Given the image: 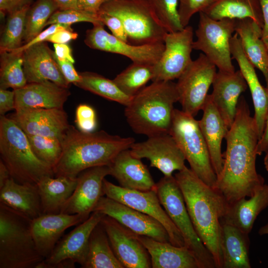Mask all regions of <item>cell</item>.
Listing matches in <instances>:
<instances>
[{
    "label": "cell",
    "instance_id": "obj_1",
    "mask_svg": "<svg viewBox=\"0 0 268 268\" xmlns=\"http://www.w3.org/2000/svg\"><path fill=\"white\" fill-rule=\"evenodd\" d=\"M225 138L223 168L213 188L231 203L251 197L265 184L256 168L259 140L256 125L243 96L239 98L235 120Z\"/></svg>",
    "mask_w": 268,
    "mask_h": 268
},
{
    "label": "cell",
    "instance_id": "obj_2",
    "mask_svg": "<svg viewBox=\"0 0 268 268\" xmlns=\"http://www.w3.org/2000/svg\"><path fill=\"white\" fill-rule=\"evenodd\" d=\"M174 177L197 233L212 255L216 268H222L221 220L227 211L228 202L186 166Z\"/></svg>",
    "mask_w": 268,
    "mask_h": 268
},
{
    "label": "cell",
    "instance_id": "obj_3",
    "mask_svg": "<svg viewBox=\"0 0 268 268\" xmlns=\"http://www.w3.org/2000/svg\"><path fill=\"white\" fill-rule=\"evenodd\" d=\"M133 137H123L104 131L84 133L70 125L62 140V152L53 168L54 177L75 178L84 170L109 165L121 151L135 142Z\"/></svg>",
    "mask_w": 268,
    "mask_h": 268
},
{
    "label": "cell",
    "instance_id": "obj_4",
    "mask_svg": "<svg viewBox=\"0 0 268 268\" xmlns=\"http://www.w3.org/2000/svg\"><path fill=\"white\" fill-rule=\"evenodd\" d=\"M177 102L179 95L176 83L153 81L133 97L126 106L125 116L136 134L148 137L169 133Z\"/></svg>",
    "mask_w": 268,
    "mask_h": 268
},
{
    "label": "cell",
    "instance_id": "obj_5",
    "mask_svg": "<svg viewBox=\"0 0 268 268\" xmlns=\"http://www.w3.org/2000/svg\"><path fill=\"white\" fill-rule=\"evenodd\" d=\"M0 154L10 177L18 183L37 184L44 177H54L53 168L33 152L24 132L5 116L0 118Z\"/></svg>",
    "mask_w": 268,
    "mask_h": 268
},
{
    "label": "cell",
    "instance_id": "obj_6",
    "mask_svg": "<svg viewBox=\"0 0 268 268\" xmlns=\"http://www.w3.org/2000/svg\"><path fill=\"white\" fill-rule=\"evenodd\" d=\"M31 221L0 203V268H38L44 261L32 236Z\"/></svg>",
    "mask_w": 268,
    "mask_h": 268
},
{
    "label": "cell",
    "instance_id": "obj_7",
    "mask_svg": "<svg viewBox=\"0 0 268 268\" xmlns=\"http://www.w3.org/2000/svg\"><path fill=\"white\" fill-rule=\"evenodd\" d=\"M99 11L122 20L129 43L132 45L164 43L168 33L154 13L149 0H108Z\"/></svg>",
    "mask_w": 268,
    "mask_h": 268
},
{
    "label": "cell",
    "instance_id": "obj_8",
    "mask_svg": "<svg viewBox=\"0 0 268 268\" xmlns=\"http://www.w3.org/2000/svg\"><path fill=\"white\" fill-rule=\"evenodd\" d=\"M160 203L181 233L185 246L197 259L200 268H216L212 255L197 233L184 197L174 176H164L156 183Z\"/></svg>",
    "mask_w": 268,
    "mask_h": 268
},
{
    "label": "cell",
    "instance_id": "obj_9",
    "mask_svg": "<svg viewBox=\"0 0 268 268\" xmlns=\"http://www.w3.org/2000/svg\"><path fill=\"white\" fill-rule=\"evenodd\" d=\"M169 134L183 152L191 170L204 183L213 188L217 176L199 121L182 110L175 109Z\"/></svg>",
    "mask_w": 268,
    "mask_h": 268
},
{
    "label": "cell",
    "instance_id": "obj_10",
    "mask_svg": "<svg viewBox=\"0 0 268 268\" xmlns=\"http://www.w3.org/2000/svg\"><path fill=\"white\" fill-rule=\"evenodd\" d=\"M196 31L197 40L193 48L201 51L218 68V70L233 72L230 40L235 32V19L214 20L203 12Z\"/></svg>",
    "mask_w": 268,
    "mask_h": 268
},
{
    "label": "cell",
    "instance_id": "obj_11",
    "mask_svg": "<svg viewBox=\"0 0 268 268\" xmlns=\"http://www.w3.org/2000/svg\"><path fill=\"white\" fill-rule=\"evenodd\" d=\"M216 67L201 53L178 78L176 85L183 112L195 117L202 109L217 72Z\"/></svg>",
    "mask_w": 268,
    "mask_h": 268
},
{
    "label": "cell",
    "instance_id": "obj_12",
    "mask_svg": "<svg viewBox=\"0 0 268 268\" xmlns=\"http://www.w3.org/2000/svg\"><path fill=\"white\" fill-rule=\"evenodd\" d=\"M104 215L93 211L86 220L59 240L38 268H72L75 264L83 268L87 257L91 233Z\"/></svg>",
    "mask_w": 268,
    "mask_h": 268
},
{
    "label": "cell",
    "instance_id": "obj_13",
    "mask_svg": "<svg viewBox=\"0 0 268 268\" xmlns=\"http://www.w3.org/2000/svg\"><path fill=\"white\" fill-rule=\"evenodd\" d=\"M103 192L110 199L122 203L158 221L166 230L169 242L178 247L185 246L183 237L162 206L155 189L148 191L131 190L116 185L105 179Z\"/></svg>",
    "mask_w": 268,
    "mask_h": 268
},
{
    "label": "cell",
    "instance_id": "obj_14",
    "mask_svg": "<svg viewBox=\"0 0 268 268\" xmlns=\"http://www.w3.org/2000/svg\"><path fill=\"white\" fill-rule=\"evenodd\" d=\"M193 29L189 25L166 34L164 51L153 65L152 82L172 81L180 77L193 61Z\"/></svg>",
    "mask_w": 268,
    "mask_h": 268
},
{
    "label": "cell",
    "instance_id": "obj_15",
    "mask_svg": "<svg viewBox=\"0 0 268 268\" xmlns=\"http://www.w3.org/2000/svg\"><path fill=\"white\" fill-rule=\"evenodd\" d=\"M130 149L133 156L147 159L150 166L157 168L164 176H172L174 171L186 166L185 157L169 133L148 136L145 141L135 142Z\"/></svg>",
    "mask_w": 268,
    "mask_h": 268
},
{
    "label": "cell",
    "instance_id": "obj_16",
    "mask_svg": "<svg viewBox=\"0 0 268 268\" xmlns=\"http://www.w3.org/2000/svg\"><path fill=\"white\" fill-rule=\"evenodd\" d=\"M103 25H93L87 30L84 42L89 47L124 56L133 63L154 65L164 49V43L134 45L106 31Z\"/></svg>",
    "mask_w": 268,
    "mask_h": 268
},
{
    "label": "cell",
    "instance_id": "obj_17",
    "mask_svg": "<svg viewBox=\"0 0 268 268\" xmlns=\"http://www.w3.org/2000/svg\"><path fill=\"white\" fill-rule=\"evenodd\" d=\"M93 211L113 218L136 235L146 236L162 242H169L166 230L158 221L107 197L100 198Z\"/></svg>",
    "mask_w": 268,
    "mask_h": 268
},
{
    "label": "cell",
    "instance_id": "obj_18",
    "mask_svg": "<svg viewBox=\"0 0 268 268\" xmlns=\"http://www.w3.org/2000/svg\"><path fill=\"white\" fill-rule=\"evenodd\" d=\"M100 223L115 256L124 268H151L149 254L134 233L106 215Z\"/></svg>",
    "mask_w": 268,
    "mask_h": 268
},
{
    "label": "cell",
    "instance_id": "obj_19",
    "mask_svg": "<svg viewBox=\"0 0 268 268\" xmlns=\"http://www.w3.org/2000/svg\"><path fill=\"white\" fill-rule=\"evenodd\" d=\"M108 165L88 168L78 176L76 188L60 213L79 214L88 218L100 198L104 195L103 180L109 175Z\"/></svg>",
    "mask_w": 268,
    "mask_h": 268
},
{
    "label": "cell",
    "instance_id": "obj_20",
    "mask_svg": "<svg viewBox=\"0 0 268 268\" xmlns=\"http://www.w3.org/2000/svg\"><path fill=\"white\" fill-rule=\"evenodd\" d=\"M9 117L27 134L57 138L61 141L70 126L63 108L26 109L15 111Z\"/></svg>",
    "mask_w": 268,
    "mask_h": 268
},
{
    "label": "cell",
    "instance_id": "obj_21",
    "mask_svg": "<svg viewBox=\"0 0 268 268\" xmlns=\"http://www.w3.org/2000/svg\"><path fill=\"white\" fill-rule=\"evenodd\" d=\"M88 218L79 214H43L32 220V236L40 255L45 259L52 252L66 230Z\"/></svg>",
    "mask_w": 268,
    "mask_h": 268
},
{
    "label": "cell",
    "instance_id": "obj_22",
    "mask_svg": "<svg viewBox=\"0 0 268 268\" xmlns=\"http://www.w3.org/2000/svg\"><path fill=\"white\" fill-rule=\"evenodd\" d=\"M210 96L213 104L229 129L236 116L240 95L247 88L241 71L218 70L212 83Z\"/></svg>",
    "mask_w": 268,
    "mask_h": 268
},
{
    "label": "cell",
    "instance_id": "obj_23",
    "mask_svg": "<svg viewBox=\"0 0 268 268\" xmlns=\"http://www.w3.org/2000/svg\"><path fill=\"white\" fill-rule=\"evenodd\" d=\"M23 70L27 83L51 81L66 88L68 84L62 74L46 41L32 46L23 52Z\"/></svg>",
    "mask_w": 268,
    "mask_h": 268
},
{
    "label": "cell",
    "instance_id": "obj_24",
    "mask_svg": "<svg viewBox=\"0 0 268 268\" xmlns=\"http://www.w3.org/2000/svg\"><path fill=\"white\" fill-rule=\"evenodd\" d=\"M230 45L232 58L238 63L240 71L250 90L255 110L254 118L260 139L268 114V89L261 84L255 67L246 56L236 33L231 37Z\"/></svg>",
    "mask_w": 268,
    "mask_h": 268
},
{
    "label": "cell",
    "instance_id": "obj_25",
    "mask_svg": "<svg viewBox=\"0 0 268 268\" xmlns=\"http://www.w3.org/2000/svg\"><path fill=\"white\" fill-rule=\"evenodd\" d=\"M13 90L15 111L38 108L63 109L70 94L68 88L51 81L27 83Z\"/></svg>",
    "mask_w": 268,
    "mask_h": 268
},
{
    "label": "cell",
    "instance_id": "obj_26",
    "mask_svg": "<svg viewBox=\"0 0 268 268\" xmlns=\"http://www.w3.org/2000/svg\"><path fill=\"white\" fill-rule=\"evenodd\" d=\"M108 166L109 175L122 187L139 191L155 189L156 183L147 166L132 155L130 148L119 153Z\"/></svg>",
    "mask_w": 268,
    "mask_h": 268
},
{
    "label": "cell",
    "instance_id": "obj_27",
    "mask_svg": "<svg viewBox=\"0 0 268 268\" xmlns=\"http://www.w3.org/2000/svg\"><path fill=\"white\" fill-rule=\"evenodd\" d=\"M202 110L203 115L199 121V125L217 177L222 170L224 163L221 144L229 128L213 104L210 94H208Z\"/></svg>",
    "mask_w": 268,
    "mask_h": 268
},
{
    "label": "cell",
    "instance_id": "obj_28",
    "mask_svg": "<svg viewBox=\"0 0 268 268\" xmlns=\"http://www.w3.org/2000/svg\"><path fill=\"white\" fill-rule=\"evenodd\" d=\"M148 252L152 268H200L193 253L186 246L178 247L149 237L135 234Z\"/></svg>",
    "mask_w": 268,
    "mask_h": 268
},
{
    "label": "cell",
    "instance_id": "obj_29",
    "mask_svg": "<svg viewBox=\"0 0 268 268\" xmlns=\"http://www.w3.org/2000/svg\"><path fill=\"white\" fill-rule=\"evenodd\" d=\"M0 203L31 220L43 214L37 184H20L10 178L0 189Z\"/></svg>",
    "mask_w": 268,
    "mask_h": 268
},
{
    "label": "cell",
    "instance_id": "obj_30",
    "mask_svg": "<svg viewBox=\"0 0 268 268\" xmlns=\"http://www.w3.org/2000/svg\"><path fill=\"white\" fill-rule=\"evenodd\" d=\"M249 198L229 203L221 222L232 224L249 234L257 216L268 206V184L259 187Z\"/></svg>",
    "mask_w": 268,
    "mask_h": 268
},
{
    "label": "cell",
    "instance_id": "obj_31",
    "mask_svg": "<svg viewBox=\"0 0 268 268\" xmlns=\"http://www.w3.org/2000/svg\"><path fill=\"white\" fill-rule=\"evenodd\" d=\"M235 32L248 59L263 73L268 89V50L262 39V27L251 18L235 19Z\"/></svg>",
    "mask_w": 268,
    "mask_h": 268
},
{
    "label": "cell",
    "instance_id": "obj_32",
    "mask_svg": "<svg viewBox=\"0 0 268 268\" xmlns=\"http://www.w3.org/2000/svg\"><path fill=\"white\" fill-rule=\"evenodd\" d=\"M221 223L222 268H250L249 234L232 224Z\"/></svg>",
    "mask_w": 268,
    "mask_h": 268
},
{
    "label": "cell",
    "instance_id": "obj_33",
    "mask_svg": "<svg viewBox=\"0 0 268 268\" xmlns=\"http://www.w3.org/2000/svg\"><path fill=\"white\" fill-rule=\"evenodd\" d=\"M77 182V177L46 176L43 178L37 184L42 213H60L74 192Z\"/></svg>",
    "mask_w": 268,
    "mask_h": 268
},
{
    "label": "cell",
    "instance_id": "obj_34",
    "mask_svg": "<svg viewBox=\"0 0 268 268\" xmlns=\"http://www.w3.org/2000/svg\"><path fill=\"white\" fill-rule=\"evenodd\" d=\"M210 18L223 19L251 18L263 28L264 20L259 0H218L203 11Z\"/></svg>",
    "mask_w": 268,
    "mask_h": 268
},
{
    "label": "cell",
    "instance_id": "obj_35",
    "mask_svg": "<svg viewBox=\"0 0 268 268\" xmlns=\"http://www.w3.org/2000/svg\"><path fill=\"white\" fill-rule=\"evenodd\" d=\"M82 268H124L115 256L100 222L91 233L87 257Z\"/></svg>",
    "mask_w": 268,
    "mask_h": 268
},
{
    "label": "cell",
    "instance_id": "obj_36",
    "mask_svg": "<svg viewBox=\"0 0 268 268\" xmlns=\"http://www.w3.org/2000/svg\"><path fill=\"white\" fill-rule=\"evenodd\" d=\"M80 80L74 85L85 90L108 100L119 103L125 107L133 97L124 93L113 80H110L98 73L85 71L79 73Z\"/></svg>",
    "mask_w": 268,
    "mask_h": 268
},
{
    "label": "cell",
    "instance_id": "obj_37",
    "mask_svg": "<svg viewBox=\"0 0 268 268\" xmlns=\"http://www.w3.org/2000/svg\"><path fill=\"white\" fill-rule=\"evenodd\" d=\"M153 76V65L133 63L113 81L124 93L133 97L152 80Z\"/></svg>",
    "mask_w": 268,
    "mask_h": 268
},
{
    "label": "cell",
    "instance_id": "obj_38",
    "mask_svg": "<svg viewBox=\"0 0 268 268\" xmlns=\"http://www.w3.org/2000/svg\"><path fill=\"white\" fill-rule=\"evenodd\" d=\"M0 88L19 89L24 86L27 80L23 65V53L0 52Z\"/></svg>",
    "mask_w": 268,
    "mask_h": 268
},
{
    "label": "cell",
    "instance_id": "obj_39",
    "mask_svg": "<svg viewBox=\"0 0 268 268\" xmlns=\"http://www.w3.org/2000/svg\"><path fill=\"white\" fill-rule=\"evenodd\" d=\"M59 9L54 0H36L28 10L23 41L28 42L40 34L51 16Z\"/></svg>",
    "mask_w": 268,
    "mask_h": 268
},
{
    "label": "cell",
    "instance_id": "obj_40",
    "mask_svg": "<svg viewBox=\"0 0 268 268\" xmlns=\"http://www.w3.org/2000/svg\"><path fill=\"white\" fill-rule=\"evenodd\" d=\"M30 6L8 14L0 40V51L11 52L22 45L26 18Z\"/></svg>",
    "mask_w": 268,
    "mask_h": 268
},
{
    "label": "cell",
    "instance_id": "obj_41",
    "mask_svg": "<svg viewBox=\"0 0 268 268\" xmlns=\"http://www.w3.org/2000/svg\"><path fill=\"white\" fill-rule=\"evenodd\" d=\"M26 135L36 156L53 169L62 154V141L57 138L38 135Z\"/></svg>",
    "mask_w": 268,
    "mask_h": 268
},
{
    "label": "cell",
    "instance_id": "obj_42",
    "mask_svg": "<svg viewBox=\"0 0 268 268\" xmlns=\"http://www.w3.org/2000/svg\"><path fill=\"white\" fill-rule=\"evenodd\" d=\"M159 21L168 33L183 29L178 12L179 0H149Z\"/></svg>",
    "mask_w": 268,
    "mask_h": 268
},
{
    "label": "cell",
    "instance_id": "obj_43",
    "mask_svg": "<svg viewBox=\"0 0 268 268\" xmlns=\"http://www.w3.org/2000/svg\"><path fill=\"white\" fill-rule=\"evenodd\" d=\"M87 22L93 25H103V23L99 18L98 14L76 9L65 10L58 9L51 16L46 26L56 23L71 25L72 23Z\"/></svg>",
    "mask_w": 268,
    "mask_h": 268
},
{
    "label": "cell",
    "instance_id": "obj_44",
    "mask_svg": "<svg viewBox=\"0 0 268 268\" xmlns=\"http://www.w3.org/2000/svg\"><path fill=\"white\" fill-rule=\"evenodd\" d=\"M213 2V0H179L178 12L183 27L188 25L193 15L202 12Z\"/></svg>",
    "mask_w": 268,
    "mask_h": 268
},
{
    "label": "cell",
    "instance_id": "obj_45",
    "mask_svg": "<svg viewBox=\"0 0 268 268\" xmlns=\"http://www.w3.org/2000/svg\"><path fill=\"white\" fill-rule=\"evenodd\" d=\"M75 121L79 131L84 133L93 132L97 127L94 109L86 104L79 105L75 111Z\"/></svg>",
    "mask_w": 268,
    "mask_h": 268
},
{
    "label": "cell",
    "instance_id": "obj_46",
    "mask_svg": "<svg viewBox=\"0 0 268 268\" xmlns=\"http://www.w3.org/2000/svg\"><path fill=\"white\" fill-rule=\"evenodd\" d=\"M98 15L100 20L112 32V34L118 39L128 42L127 33L122 20L118 17L99 11Z\"/></svg>",
    "mask_w": 268,
    "mask_h": 268
},
{
    "label": "cell",
    "instance_id": "obj_47",
    "mask_svg": "<svg viewBox=\"0 0 268 268\" xmlns=\"http://www.w3.org/2000/svg\"><path fill=\"white\" fill-rule=\"evenodd\" d=\"M62 29H67L73 31L70 25L61 23H56L50 25L48 28L42 31L31 40L25 43L24 45H22L19 48L11 52L14 53H23L25 50L32 46L46 41L51 35L54 33L55 32Z\"/></svg>",
    "mask_w": 268,
    "mask_h": 268
},
{
    "label": "cell",
    "instance_id": "obj_48",
    "mask_svg": "<svg viewBox=\"0 0 268 268\" xmlns=\"http://www.w3.org/2000/svg\"><path fill=\"white\" fill-rule=\"evenodd\" d=\"M54 57L62 74L68 84H75L80 80V75L76 71L73 63L67 60L60 61L56 58L55 54Z\"/></svg>",
    "mask_w": 268,
    "mask_h": 268
},
{
    "label": "cell",
    "instance_id": "obj_49",
    "mask_svg": "<svg viewBox=\"0 0 268 268\" xmlns=\"http://www.w3.org/2000/svg\"><path fill=\"white\" fill-rule=\"evenodd\" d=\"M33 0H0V10L3 14H10L25 7L30 6Z\"/></svg>",
    "mask_w": 268,
    "mask_h": 268
},
{
    "label": "cell",
    "instance_id": "obj_50",
    "mask_svg": "<svg viewBox=\"0 0 268 268\" xmlns=\"http://www.w3.org/2000/svg\"><path fill=\"white\" fill-rule=\"evenodd\" d=\"M15 109V93L14 90L9 91L0 88V115Z\"/></svg>",
    "mask_w": 268,
    "mask_h": 268
},
{
    "label": "cell",
    "instance_id": "obj_51",
    "mask_svg": "<svg viewBox=\"0 0 268 268\" xmlns=\"http://www.w3.org/2000/svg\"><path fill=\"white\" fill-rule=\"evenodd\" d=\"M78 34L73 31L67 29H62L51 35L46 42H50L54 44H67L72 40L76 39Z\"/></svg>",
    "mask_w": 268,
    "mask_h": 268
},
{
    "label": "cell",
    "instance_id": "obj_52",
    "mask_svg": "<svg viewBox=\"0 0 268 268\" xmlns=\"http://www.w3.org/2000/svg\"><path fill=\"white\" fill-rule=\"evenodd\" d=\"M108 0H78V9L98 14L103 4Z\"/></svg>",
    "mask_w": 268,
    "mask_h": 268
},
{
    "label": "cell",
    "instance_id": "obj_53",
    "mask_svg": "<svg viewBox=\"0 0 268 268\" xmlns=\"http://www.w3.org/2000/svg\"><path fill=\"white\" fill-rule=\"evenodd\" d=\"M54 54L56 58L60 61H69L74 63L71 49L67 44H54Z\"/></svg>",
    "mask_w": 268,
    "mask_h": 268
},
{
    "label": "cell",
    "instance_id": "obj_54",
    "mask_svg": "<svg viewBox=\"0 0 268 268\" xmlns=\"http://www.w3.org/2000/svg\"><path fill=\"white\" fill-rule=\"evenodd\" d=\"M263 13L264 24L262 39L268 48V0H259Z\"/></svg>",
    "mask_w": 268,
    "mask_h": 268
},
{
    "label": "cell",
    "instance_id": "obj_55",
    "mask_svg": "<svg viewBox=\"0 0 268 268\" xmlns=\"http://www.w3.org/2000/svg\"><path fill=\"white\" fill-rule=\"evenodd\" d=\"M268 150V114L267 117L263 133L257 144V155H261Z\"/></svg>",
    "mask_w": 268,
    "mask_h": 268
},
{
    "label": "cell",
    "instance_id": "obj_56",
    "mask_svg": "<svg viewBox=\"0 0 268 268\" xmlns=\"http://www.w3.org/2000/svg\"><path fill=\"white\" fill-rule=\"evenodd\" d=\"M60 10L76 9L78 0H54Z\"/></svg>",
    "mask_w": 268,
    "mask_h": 268
},
{
    "label": "cell",
    "instance_id": "obj_57",
    "mask_svg": "<svg viewBox=\"0 0 268 268\" xmlns=\"http://www.w3.org/2000/svg\"><path fill=\"white\" fill-rule=\"evenodd\" d=\"M10 175L9 170L1 159L0 160V189H1L6 181L10 179Z\"/></svg>",
    "mask_w": 268,
    "mask_h": 268
},
{
    "label": "cell",
    "instance_id": "obj_58",
    "mask_svg": "<svg viewBox=\"0 0 268 268\" xmlns=\"http://www.w3.org/2000/svg\"><path fill=\"white\" fill-rule=\"evenodd\" d=\"M258 233L260 235L268 234V222L260 228Z\"/></svg>",
    "mask_w": 268,
    "mask_h": 268
},
{
    "label": "cell",
    "instance_id": "obj_59",
    "mask_svg": "<svg viewBox=\"0 0 268 268\" xmlns=\"http://www.w3.org/2000/svg\"><path fill=\"white\" fill-rule=\"evenodd\" d=\"M264 165L265 169L268 172V150L266 152V154L264 158Z\"/></svg>",
    "mask_w": 268,
    "mask_h": 268
},
{
    "label": "cell",
    "instance_id": "obj_60",
    "mask_svg": "<svg viewBox=\"0 0 268 268\" xmlns=\"http://www.w3.org/2000/svg\"><path fill=\"white\" fill-rule=\"evenodd\" d=\"M214 0V2H215V1H217L218 0Z\"/></svg>",
    "mask_w": 268,
    "mask_h": 268
},
{
    "label": "cell",
    "instance_id": "obj_61",
    "mask_svg": "<svg viewBox=\"0 0 268 268\" xmlns=\"http://www.w3.org/2000/svg\"></svg>",
    "mask_w": 268,
    "mask_h": 268
}]
</instances>
